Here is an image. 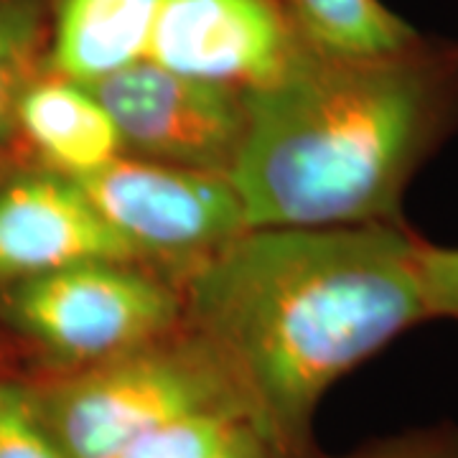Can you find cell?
Returning <instances> with one entry per match:
<instances>
[{
  "label": "cell",
  "mask_w": 458,
  "mask_h": 458,
  "mask_svg": "<svg viewBox=\"0 0 458 458\" xmlns=\"http://www.w3.org/2000/svg\"><path fill=\"white\" fill-rule=\"evenodd\" d=\"M420 276L426 288L428 316L458 324V247L420 245Z\"/></svg>",
  "instance_id": "cell-16"
},
{
  "label": "cell",
  "mask_w": 458,
  "mask_h": 458,
  "mask_svg": "<svg viewBox=\"0 0 458 458\" xmlns=\"http://www.w3.org/2000/svg\"><path fill=\"white\" fill-rule=\"evenodd\" d=\"M405 222L250 227L176 278L183 327L225 364L283 458L318 448L327 393L430 321Z\"/></svg>",
  "instance_id": "cell-1"
},
{
  "label": "cell",
  "mask_w": 458,
  "mask_h": 458,
  "mask_svg": "<svg viewBox=\"0 0 458 458\" xmlns=\"http://www.w3.org/2000/svg\"><path fill=\"white\" fill-rule=\"evenodd\" d=\"M113 117L123 156L227 174L247 131L245 92L135 59L84 84Z\"/></svg>",
  "instance_id": "cell-6"
},
{
  "label": "cell",
  "mask_w": 458,
  "mask_h": 458,
  "mask_svg": "<svg viewBox=\"0 0 458 458\" xmlns=\"http://www.w3.org/2000/svg\"><path fill=\"white\" fill-rule=\"evenodd\" d=\"M237 426L214 415L174 420L131 443L120 458H216Z\"/></svg>",
  "instance_id": "cell-14"
},
{
  "label": "cell",
  "mask_w": 458,
  "mask_h": 458,
  "mask_svg": "<svg viewBox=\"0 0 458 458\" xmlns=\"http://www.w3.org/2000/svg\"><path fill=\"white\" fill-rule=\"evenodd\" d=\"M245 105L229 179L250 227L405 222L410 183L458 135V41L423 33L377 59L301 44Z\"/></svg>",
  "instance_id": "cell-2"
},
{
  "label": "cell",
  "mask_w": 458,
  "mask_h": 458,
  "mask_svg": "<svg viewBox=\"0 0 458 458\" xmlns=\"http://www.w3.org/2000/svg\"><path fill=\"white\" fill-rule=\"evenodd\" d=\"M0 458H66L23 377H0Z\"/></svg>",
  "instance_id": "cell-13"
},
{
  "label": "cell",
  "mask_w": 458,
  "mask_h": 458,
  "mask_svg": "<svg viewBox=\"0 0 458 458\" xmlns=\"http://www.w3.org/2000/svg\"><path fill=\"white\" fill-rule=\"evenodd\" d=\"M306 458H458V423H430L382 436L346 451L324 454L316 448Z\"/></svg>",
  "instance_id": "cell-15"
},
{
  "label": "cell",
  "mask_w": 458,
  "mask_h": 458,
  "mask_svg": "<svg viewBox=\"0 0 458 458\" xmlns=\"http://www.w3.org/2000/svg\"><path fill=\"white\" fill-rule=\"evenodd\" d=\"M301 47L283 0H161L146 59L176 74L252 92Z\"/></svg>",
  "instance_id": "cell-7"
},
{
  "label": "cell",
  "mask_w": 458,
  "mask_h": 458,
  "mask_svg": "<svg viewBox=\"0 0 458 458\" xmlns=\"http://www.w3.org/2000/svg\"><path fill=\"white\" fill-rule=\"evenodd\" d=\"M18 131L29 161L69 179H87L123 156L120 132L99 99L49 69L23 92Z\"/></svg>",
  "instance_id": "cell-9"
},
{
  "label": "cell",
  "mask_w": 458,
  "mask_h": 458,
  "mask_svg": "<svg viewBox=\"0 0 458 458\" xmlns=\"http://www.w3.org/2000/svg\"><path fill=\"white\" fill-rule=\"evenodd\" d=\"M26 375H29V357H26L23 346L0 324V377Z\"/></svg>",
  "instance_id": "cell-18"
},
{
  "label": "cell",
  "mask_w": 458,
  "mask_h": 458,
  "mask_svg": "<svg viewBox=\"0 0 458 458\" xmlns=\"http://www.w3.org/2000/svg\"><path fill=\"white\" fill-rule=\"evenodd\" d=\"M99 260L140 262L80 181L29 158L0 179V291Z\"/></svg>",
  "instance_id": "cell-8"
},
{
  "label": "cell",
  "mask_w": 458,
  "mask_h": 458,
  "mask_svg": "<svg viewBox=\"0 0 458 458\" xmlns=\"http://www.w3.org/2000/svg\"><path fill=\"white\" fill-rule=\"evenodd\" d=\"M56 0H0V179L26 161L18 107L47 69Z\"/></svg>",
  "instance_id": "cell-12"
},
{
  "label": "cell",
  "mask_w": 458,
  "mask_h": 458,
  "mask_svg": "<svg viewBox=\"0 0 458 458\" xmlns=\"http://www.w3.org/2000/svg\"><path fill=\"white\" fill-rule=\"evenodd\" d=\"M283 8L298 41L328 59H377L423 36L382 0H283Z\"/></svg>",
  "instance_id": "cell-11"
},
{
  "label": "cell",
  "mask_w": 458,
  "mask_h": 458,
  "mask_svg": "<svg viewBox=\"0 0 458 458\" xmlns=\"http://www.w3.org/2000/svg\"><path fill=\"white\" fill-rule=\"evenodd\" d=\"M161 0H56L47 69L95 82L143 59Z\"/></svg>",
  "instance_id": "cell-10"
},
{
  "label": "cell",
  "mask_w": 458,
  "mask_h": 458,
  "mask_svg": "<svg viewBox=\"0 0 458 458\" xmlns=\"http://www.w3.org/2000/svg\"><path fill=\"white\" fill-rule=\"evenodd\" d=\"M80 183L138 260L171 280L250 229L227 174L120 156Z\"/></svg>",
  "instance_id": "cell-5"
},
{
  "label": "cell",
  "mask_w": 458,
  "mask_h": 458,
  "mask_svg": "<svg viewBox=\"0 0 458 458\" xmlns=\"http://www.w3.org/2000/svg\"><path fill=\"white\" fill-rule=\"evenodd\" d=\"M216 458H283L273 448V443L262 436L260 430L250 423H242L232 430V436L225 443Z\"/></svg>",
  "instance_id": "cell-17"
},
{
  "label": "cell",
  "mask_w": 458,
  "mask_h": 458,
  "mask_svg": "<svg viewBox=\"0 0 458 458\" xmlns=\"http://www.w3.org/2000/svg\"><path fill=\"white\" fill-rule=\"evenodd\" d=\"M0 324L23 346L29 375H62L171 336L183 301L146 262H82L3 288Z\"/></svg>",
  "instance_id": "cell-4"
},
{
  "label": "cell",
  "mask_w": 458,
  "mask_h": 458,
  "mask_svg": "<svg viewBox=\"0 0 458 458\" xmlns=\"http://www.w3.org/2000/svg\"><path fill=\"white\" fill-rule=\"evenodd\" d=\"M23 379L66 458H120L150 430L199 415L252 426L237 382L186 327L84 369Z\"/></svg>",
  "instance_id": "cell-3"
}]
</instances>
